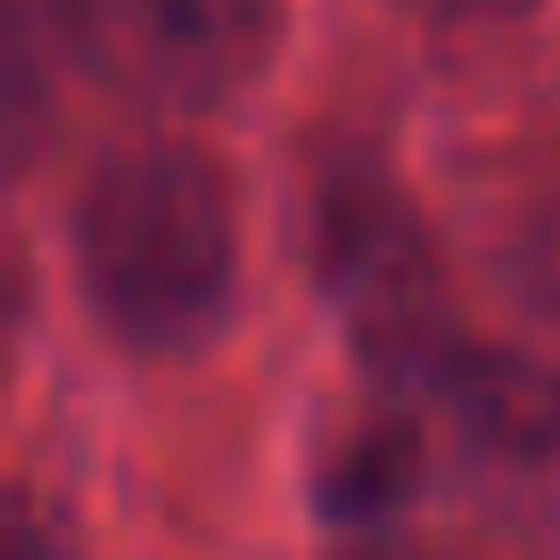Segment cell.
<instances>
[{"mask_svg":"<svg viewBox=\"0 0 560 560\" xmlns=\"http://www.w3.org/2000/svg\"><path fill=\"white\" fill-rule=\"evenodd\" d=\"M74 264L100 330L132 354H190L240 298V198L207 149H124L91 174Z\"/></svg>","mask_w":560,"mask_h":560,"instance_id":"1","label":"cell"},{"mask_svg":"<svg viewBox=\"0 0 560 560\" xmlns=\"http://www.w3.org/2000/svg\"><path fill=\"white\" fill-rule=\"evenodd\" d=\"M100 91L132 107H214L264 67L280 0H42Z\"/></svg>","mask_w":560,"mask_h":560,"instance_id":"2","label":"cell"},{"mask_svg":"<svg viewBox=\"0 0 560 560\" xmlns=\"http://www.w3.org/2000/svg\"><path fill=\"white\" fill-rule=\"evenodd\" d=\"M322 272H330L347 338L363 347V363L387 387H412V380H429V371H445L462 354L445 338L438 272L420 256V231L404 223V207H387L371 190L322 198Z\"/></svg>","mask_w":560,"mask_h":560,"instance_id":"3","label":"cell"},{"mask_svg":"<svg viewBox=\"0 0 560 560\" xmlns=\"http://www.w3.org/2000/svg\"><path fill=\"white\" fill-rule=\"evenodd\" d=\"M354 544L338 560H503V552H478V536H454L438 527L429 511H371V520H347Z\"/></svg>","mask_w":560,"mask_h":560,"instance_id":"4","label":"cell"},{"mask_svg":"<svg viewBox=\"0 0 560 560\" xmlns=\"http://www.w3.org/2000/svg\"><path fill=\"white\" fill-rule=\"evenodd\" d=\"M520 272H536L527 289H536V298L560 314V207H544V214H536V264H520Z\"/></svg>","mask_w":560,"mask_h":560,"instance_id":"5","label":"cell"},{"mask_svg":"<svg viewBox=\"0 0 560 560\" xmlns=\"http://www.w3.org/2000/svg\"><path fill=\"white\" fill-rule=\"evenodd\" d=\"M9 560H67V544L34 520V503H18V527H9Z\"/></svg>","mask_w":560,"mask_h":560,"instance_id":"6","label":"cell"},{"mask_svg":"<svg viewBox=\"0 0 560 560\" xmlns=\"http://www.w3.org/2000/svg\"><path fill=\"white\" fill-rule=\"evenodd\" d=\"M420 9H445V18H487V9H520V0H420Z\"/></svg>","mask_w":560,"mask_h":560,"instance_id":"7","label":"cell"}]
</instances>
